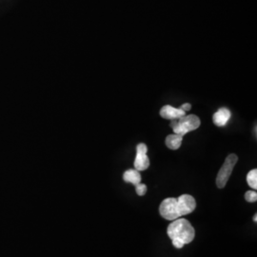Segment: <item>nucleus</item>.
I'll list each match as a JSON object with an SVG mask.
<instances>
[{"label": "nucleus", "mask_w": 257, "mask_h": 257, "mask_svg": "<svg viewBox=\"0 0 257 257\" xmlns=\"http://www.w3.org/2000/svg\"><path fill=\"white\" fill-rule=\"evenodd\" d=\"M182 140H183V137L178 136V135H170L166 138V145L167 147L171 150H177L179 149L181 144H182Z\"/></svg>", "instance_id": "nucleus-10"}, {"label": "nucleus", "mask_w": 257, "mask_h": 257, "mask_svg": "<svg viewBox=\"0 0 257 257\" xmlns=\"http://www.w3.org/2000/svg\"><path fill=\"white\" fill-rule=\"evenodd\" d=\"M200 124H201V121L197 115L190 114L187 116L185 115L181 118L172 120L171 127L174 130L175 135L184 137L189 132H192L199 128Z\"/></svg>", "instance_id": "nucleus-2"}, {"label": "nucleus", "mask_w": 257, "mask_h": 257, "mask_svg": "<svg viewBox=\"0 0 257 257\" xmlns=\"http://www.w3.org/2000/svg\"><path fill=\"white\" fill-rule=\"evenodd\" d=\"M247 182H248V186L253 189L254 191L257 189V170L253 169L250 172H248V175H247Z\"/></svg>", "instance_id": "nucleus-11"}, {"label": "nucleus", "mask_w": 257, "mask_h": 257, "mask_svg": "<svg viewBox=\"0 0 257 257\" xmlns=\"http://www.w3.org/2000/svg\"><path fill=\"white\" fill-rule=\"evenodd\" d=\"M237 161H238V157L236 155H230L226 158L216 177V185L219 189H223L229 181L232 170L235 164L237 163Z\"/></svg>", "instance_id": "nucleus-3"}, {"label": "nucleus", "mask_w": 257, "mask_h": 257, "mask_svg": "<svg viewBox=\"0 0 257 257\" xmlns=\"http://www.w3.org/2000/svg\"><path fill=\"white\" fill-rule=\"evenodd\" d=\"M245 199L249 203L256 202V192L255 191H248V192L245 193Z\"/></svg>", "instance_id": "nucleus-12"}, {"label": "nucleus", "mask_w": 257, "mask_h": 257, "mask_svg": "<svg viewBox=\"0 0 257 257\" xmlns=\"http://www.w3.org/2000/svg\"><path fill=\"white\" fill-rule=\"evenodd\" d=\"M136 191L139 196H143L147 193V186L145 184L139 183L136 186Z\"/></svg>", "instance_id": "nucleus-13"}, {"label": "nucleus", "mask_w": 257, "mask_h": 257, "mask_svg": "<svg viewBox=\"0 0 257 257\" xmlns=\"http://www.w3.org/2000/svg\"><path fill=\"white\" fill-rule=\"evenodd\" d=\"M123 179H124L125 182L133 184L135 186L141 183V175L139 174L138 170H128V171H126L123 175Z\"/></svg>", "instance_id": "nucleus-9"}, {"label": "nucleus", "mask_w": 257, "mask_h": 257, "mask_svg": "<svg viewBox=\"0 0 257 257\" xmlns=\"http://www.w3.org/2000/svg\"><path fill=\"white\" fill-rule=\"evenodd\" d=\"M180 109L184 110L185 112H187V111H189V110L192 109V105H191L190 103H185V104H183V105L181 106V108H180Z\"/></svg>", "instance_id": "nucleus-15"}, {"label": "nucleus", "mask_w": 257, "mask_h": 257, "mask_svg": "<svg viewBox=\"0 0 257 257\" xmlns=\"http://www.w3.org/2000/svg\"><path fill=\"white\" fill-rule=\"evenodd\" d=\"M168 236L172 240H181L184 244H190L193 242L195 235V231L192 224L184 218H177L173 221L168 227Z\"/></svg>", "instance_id": "nucleus-1"}, {"label": "nucleus", "mask_w": 257, "mask_h": 257, "mask_svg": "<svg viewBox=\"0 0 257 257\" xmlns=\"http://www.w3.org/2000/svg\"><path fill=\"white\" fill-rule=\"evenodd\" d=\"M148 147L144 143L138 144L137 147V157L135 160V168L138 172L147 170L150 166V160L147 156Z\"/></svg>", "instance_id": "nucleus-5"}, {"label": "nucleus", "mask_w": 257, "mask_h": 257, "mask_svg": "<svg viewBox=\"0 0 257 257\" xmlns=\"http://www.w3.org/2000/svg\"><path fill=\"white\" fill-rule=\"evenodd\" d=\"M185 111L181 109H176L173 106L166 105L160 110V115L165 119L174 120L185 116Z\"/></svg>", "instance_id": "nucleus-7"}, {"label": "nucleus", "mask_w": 257, "mask_h": 257, "mask_svg": "<svg viewBox=\"0 0 257 257\" xmlns=\"http://www.w3.org/2000/svg\"><path fill=\"white\" fill-rule=\"evenodd\" d=\"M230 116H231V112L230 110H228L227 108H221L213 114L212 120L216 126L224 127L229 122Z\"/></svg>", "instance_id": "nucleus-8"}, {"label": "nucleus", "mask_w": 257, "mask_h": 257, "mask_svg": "<svg viewBox=\"0 0 257 257\" xmlns=\"http://www.w3.org/2000/svg\"><path fill=\"white\" fill-rule=\"evenodd\" d=\"M176 199H177V205H178V209L181 216L192 213L196 208L195 199L190 194H182Z\"/></svg>", "instance_id": "nucleus-6"}, {"label": "nucleus", "mask_w": 257, "mask_h": 257, "mask_svg": "<svg viewBox=\"0 0 257 257\" xmlns=\"http://www.w3.org/2000/svg\"><path fill=\"white\" fill-rule=\"evenodd\" d=\"M159 212L166 220L174 221L181 217L177 205V199L174 197L166 198L165 200L162 201L159 207Z\"/></svg>", "instance_id": "nucleus-4"}, {"label": "nucleus", "mask_w": 257, "mask_h": 257, "mask_svg": "<svg viewBox=\"0 0 257 257\" xmlns=\"http://www.w3.org/2000/svg\"><path fill=\"white\" fill-rule=\"evenodd\" d=\"M253 221H254V222H257V213H255V214H254V217H253Z\"/></svg>", "instance_id": "nucleus-16"}, {"label": "nucleus", "mask_w": 257, "mask_h": 257, "mask_svg": "<svg viewBox=\"0 0 257 257\" xmlns=\"http://www.w3.org/2000/svg\"><path fill=\"white\" fill-rule=\"evenodd\" d=\"M172 241H173V245L176 248H182L184 247V245H185L181 240H178V239H174Z\"/></svg>", "instance_id": "nucleus-14"}]
</instances>
